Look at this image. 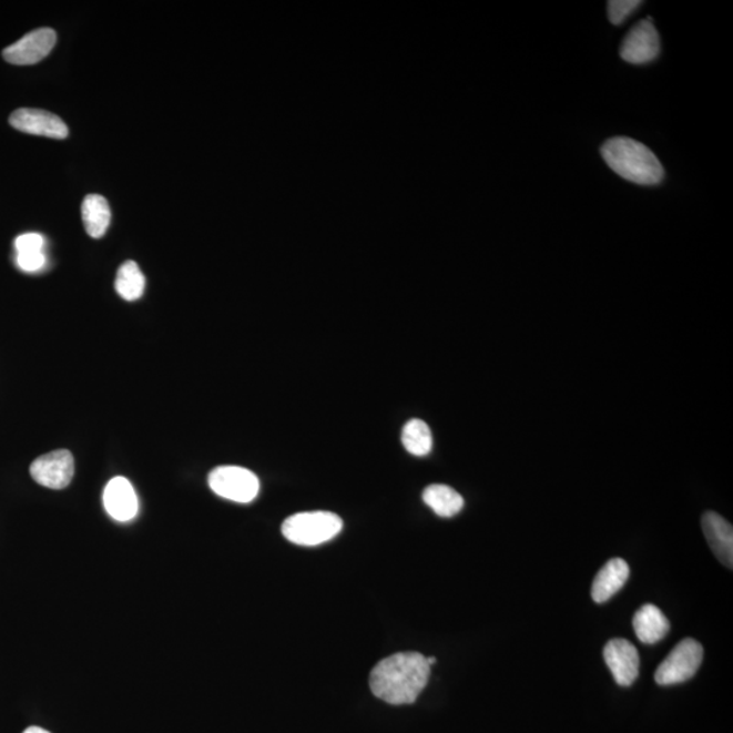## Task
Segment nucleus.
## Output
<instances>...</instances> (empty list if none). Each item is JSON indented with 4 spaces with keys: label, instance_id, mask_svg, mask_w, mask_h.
I'll list each match as a JSON object with an SVG mask.
<instances>
[{
    "label": "nucleus",
    "instance_id": "18",
    "mask_svg": "<svg viewBox=\"0 0 733 733\" xmlns=\"http://www.w3.org/2000/svg\"><path fill=\"white\" fill-rule=\"evenodd\" d=\"M145 288V277L135 262H126L120 266L116 277V291L125 301L142 298Z\"/></svg>",
    "mask_w": 733,
    "mask_h": 733
},
{
    "label": "nucleus",
    "instance_id": "5",
    "mask_svg": "<svg viewBox=\"0 0 733 733\" xmlns=\"http://www.w3.org/2000/svg\"><path fill=\"white\" fill-rule=\"evenodd\" d=\"M208 483L221 498L242 505L256 499L259 492L257 476L240 466H220L210 472Z\"/></svg>",
    "mask_w": 733,
    "mask_h": 733
},
{
    "label": "nucleus",
    "instance_id": "17",
    "mask_svg": "<svg viewBox=\"0 0 733 733\" xmlns=\"http://www.w3.org/2000/svg\"><path fill=\"white\" fill-rule=\"evenodd\" d=\"M403 445L411 456L426 457L432 451L431 428L426 421L414 419L406 423L403 431Z\"/></svg>",
    "mask_w": 733,
    "mask_h": 733
},
{
    "label": "nucleus",
    "instance_id": "22",
    "mask_svg": "<svg viewBox=\"0 0 733 733\" xmlns=\"http://www.w3.org/2000/svg\"><path fill=\"white\" fill-rule=\"evenodd\" d=\"M23 733H51L45 730L40 729V726H29L28 730L23 731Z\"/></svg>",
    "mask_w": 733,
    "mask_h": 733
},
{
    "label": "nucleus",
    "instance_id": "2",
    "mask_svg": "<svg viewBox=\"0 0 733 733\" xmlns=\"http://www.w3.org/2000/svg\"><path fill=\"white\" fill-rule=\"evenodd\" d=\"M601 153L611 171L630 183L656 185L664 179V169L658 156L647 145L630 138L609 139Z\"/></svg>",
    "mask_w": 733,
    "mask_h": 733
},
{
    "label": "nucleus",
    "instance_id": "11",
    "mask_svg": "<svg viewBox=\"0 0 733 733\" xmlns=\"http://www.w3.org/2000/svg\"><path fill=\"white\" fill-rule=\"evenodd\" d=\"M105 510L119 522H130L139 510L138 496L132 483L124 477H114L104 490Z\"/></svg>",
    "mask_w": 733,
    "mask_h": 733
},
{
    "label": "nucleus",
    "instance_id": "12",
    "mask_svg": "<svg viewBox=\"0 0 733 733\" xmlns=\"http://www.w3.org/2000/svg\"><path fill=\"white\" fill-rule=\"evenodd\" d=\"M702 531L714 556L730 569L733 568V529L729 520L709 511L702 517Z\"/></svg>",
    "mask_w": 733,
    "mask_h": 733
},
{
    "label": "nucleus",
    "instance_id": "20",
    "mask_svg": "<svg viewBox=\"0 0 733 733\" xmlns=\"http://www.w3.org/2000/svg\"><path fill=\"white\" fill-rule=\"evenodd\" d=\"M44 236L38 233L22 234L14 242L17 254L44 252Z\"/></svg>",
    "mask_w": 733,
    "mask_h": 733
},
{
    "label": "nucleus",
    "instance_id": "10",
    "mask_svg": "<svg viewBox=\"0 0 733 733\" xmlns=\"http://www.w3.org/2000/svg\"><path fill=\"white\" fill-rule=\"evenodd\" d=\"M10 125L14 130L29 135L45 136L51 139H65L69 136V126L64 121L51 112L41 109H18L11 113Z\"/></svg>",
    "mask_w": 733,
    "mask_h": 733
},
{
    "label": "nucleus",
    "instance_id": "23",
    "mask_svg": "<svg viewBox=\"0 0 733 733\" xmlns=\"http://www.w3.org/2000/svg\"><path fill=\"white\" fill-rule=\"evenodd\" d=\"M427 663L429 665H434L436 663V659L435 658H427Z\"/></svg>",
    "mask_w": 733,
    "mask_h": 733
},
{
    "label": "nucleus",
    "instance_id": "21",
    "mask_svg": "<svg viewBox=\"0 0 733 733\" xmlns=\"http://www.w3.org/2000/svg\"><path fill=\"white\" fill-rule=\"evenodd\" d=\"M45 264L47 257L44 252L17 254V265L20 266V269L23 272H29V274L39 272L44 268Z\"/></svg>",
    "mask_w": 733,
    "mask_h": 733
},
{
    "label": "nucleus",
    "instance_id": "4",
    "mask_svg": "<svg viewBox=\"0 0 733 733\" xmlns=\"http://www.w3.org/2000/svg\"><path fill=\"white\" fill-rule=\"evenodd\" d=\"M702 659H704V648L699 641L682 640L659 665L655 674L656 683L660 686H672L692 680L701 668Z\"/></svg>",
    "mask_w": 733,
    "mask_h": 733
},
{
    "label": "nucleus",
    "instance_id": "3",
    "mask_svg": "<svg viewBox=\"0 0 733 733\" xmlns=\"http://www.w3.org/2000/svg\"><path fill=\"white\" fill-rule=\"evenodd\" d=\"M343 520L332 512H303L293 515L283 523V536L301 547H317L340 535Z\"/></svg>",
    "mask_w": 733,
    "mask_h": 733
},
{
    "label": "nucleus",
    "instance_id": "7",
    "mask_svg": "<svg viewBox=\"0 0 733 733\" xmlns=\"http://www.w3.org/2000/svg\"><path fill=\"white\" fill-rule=\"evenodd\" d=\"M660 53L659 33L651 18L642 20L629 30L623 39L620 54L630 64H645L655 60Z\"/></svg>",
    "mask_w": 733,
    "mask_h": 733
},
{
    "label": "nucleus",
    "instance_id": "1",
    "mask_svg": "<svg viewBox=\"0 0 733 733\" xmlns=\"http://www.w3.org/2000/svg\"><path fill=\"white\" fill-rule=\"evenodd\" d=\"M431 675V665L419 652H401L381 660L369 676L377 699L390 705L414 704Z\"/></svg>",
    "mask_w": 733,
    "mask_h": 733
},
{
    "label": "nucleus",
    "instance_id": "14",
    "mask_svg": "<svg viewBox=\"0 0 733 733\" xmlns=\"http://www.w3.org/2000/svg\"><path fill=\"white\" fill-rule=\"evenodd\" d=\"M634 633L644 644H656L670 632V622L655 604H644L634 614Z\"/></svg>",
    "mask_w": 733,
    "mask_h": 733
},
{
    "label": "nucleus",
    "instance_id": "13",
    "mask_svg": "<svg viewBox=\"0 0 733 733\" xmlns=\"http://www.w3.org/2000/svg\"><path fill=\"white\" fill-rule=\"evenodd\" d=\"M630 577L628 562L622 559H613L604 563L592 583L591 595L597 603L608 602L615 593L622 590Z\"/></svg>",
    "mask_w": 733,
    "mask_h": 733
},
{
    "label": "nucleus",
    "instance_id": "15",
    "mask_svg": "<svg viewBox=\"0 0 733 733\" xmlns=\"http://www.w3.org/2000/svg\"><path fill=\"white\" fill-rule=\"evenodd\" d=\"M82 221L84 228L92 238L99 240L105 235L111 224L112 212L108 200L100 195H89L82 203Z\"/></svg>",
    "mask_w": 733,
    "mask_h": 733
},
{
    "label": "nucleus",
    "instance_id": "9",
    "mask_svg": "<svg viewBox=\"0 0 733 733\" xmlns=\"http://www.w3.org/2000/svg\"><path fill=\"white\" fill-rule=\"evenodd\" d=\"M604 662L620 686H632L639 678L640 655L638 648L625 639H613L603 651Z\"/></svg>",
    "mask_w": 733,
    "mask_h": 733
},
{
    "label": "nucleus",
    "instance_id": "8",
    "mask_svg": "<svg viewBox=\"0 0 733 733\" xmlns=\"http://www.w3.org/2000/svg\"><path fill=\"white\" fill-rule=\"evenodd\" d=\"M58 35L53 29L41 28L33 30L16 44L6 48L3 58L6 62L16 65H30L45 59L57 45Z\"/></svg>",
    "mask_w": 733,
    "mask_h": 733
},
{
    "label": "nucleus",
    "instance_id": "6",
    "mask_svg": "<svg viewBox=\"0 0 733 733\" xmlns=\"http://www.w3.org/2000/svg\"><path fill=\"white\" fill-rule=\"evenodd\" d=\"M74 471V457L67 450L48 452L30 466V476L35 482L41 487L57 490L69 487Z\"/></svg>",
    "mask_w": 733,
    "mask_h": 733
},
{
    "label": "nucleus",
    "instance_id": "16",
    "mask_svg": "<svg viewBox=\"0 0 733 733\" xmlns=\"http://www.w3.org/2000/svg\"><path fill=\"white\" fill-rule=\"evenodd\" d=\"M423 500L440 518H452L462 511L465 500L456 489L435 483L424 490Z\"/></svg>",
    "mask_w": 733,
    "mask_h": 733
},
{
    "label": "nucleus",
    "instance_id": "19",
    "mask_svg": "<svg viewBox=\"0 0 733 733\" xmlns=\"http://www.w3.org/2000/svg\"><path fill=\"white\" fill-rule=\"evenodd\" d=\"M641 4L640 0H610L608 3L609 20L613 26H621L627 18Z\"/></svg>",
    "mask_w": 733,
    "mask_h": 733
}]
</instances>
